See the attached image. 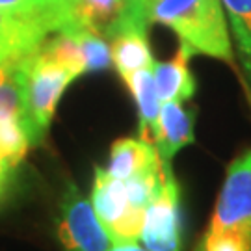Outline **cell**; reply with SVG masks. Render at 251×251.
Here are the masks:
<instances>
[{"label":"cell","mask_w":251,"mask_h":251,"mask_svg":"<svg viewBox=\"0 0 251 251\" xmlns=\"http://www.w3.org/2000/svg\"><path fill=\"white\" fill-rule=\"evenodd\" d=\"M149 4H151V0H126L125 15L121 17V21L117 25L126 23V25L147 28L151 25L149 23Z\"/></svg>","instance_id":"obj_17"},{"label":"cell","mask_w":251,"mask_h":251,"mask_svg":"<svg viewBox=\"0 0 251 251\" xmlns=\"http://www.w3.org/2000/svg\"><path fill=\"white\" fill-rule=\"evenodd\" d=\"M149 23L173 30L194 54L233 63L229 23L222 0H151Z\"/></svg>","instance_id":"obj_1"},{"label":"cell","mask_w":251,"mask_h":251,"mask_svg":"<svg viewBox=\"0 0 251 251\" xmlns=\"http://www.w3.org/2000/svg\"><path fill=\"white\" fill-rule=\"evenodd\" d=\"M126 0H76L71 21L62 32H93L110 37L117 23L125 15Z\"/></svg>","instance_id":"obj_12"},{"label":"cell","mask_w":251,"mask_h":251,"mask_svg":"<svg viewBox=\"0 0 251 251\" xmlns=\"http://www.w3.org/2000/svg\"><path fill=\"white\" fill-rule=\"evenodd\" d=\"M222 6L246 73L251 78V0H222Z\"/></svg>","instance_id":"obj_14"},{"label":"cell","mask_w":251,"mask_h":251,"mask_svg":"<svg viewBox=\"0 0 251 251\" xmlns=\"http://www.w3.org/2000/svg\"><path fill=\"white\" fill-rule=\"evenodd\" d=\"M58 236L65 251H110L114 246L91 201L82 198L80 190L73 182L65 190L60 205Z\"/></svg>","instance_id":"obj_6"},{"label":"cell","mask_w":251,"mask_h":251,"mask_svg":"<svg viewBox=\"0 0 251 251\" xmlns=\"http://www.w3.org/2000/svg\"><path fill=\"white\" fill-rule=\"evenodd\" d=\"M0 164H8V166H11V164H9L8 158H6L4 154H2V151H0ZM11 168H15V166H11Z\"/></svg>","instance_id":"obj_21"},{"label":"cell","mask_w":251,"mask_h":251,"mask_svg":"<svg viewBox=\"0 0 251 251\" xmlns=\"http://www.w3.org/2000/svg\"><path fill=\"white\" fill-rule=\"evenodd\" d=\"M11 166H8V164H0V194L6 190V184H8V179L9 175H11Z\"/></svg>","instance_id":"obj_20"},{"label":"cell","mask_w":251,"mask_h":251,"mask_svg":"<svg viewBox=\"0 0 251 251\" xmlns=\"http://www.w3.org/2000/svg\"><path fill=\"white\" fill-rule=\"evenodd\" d=\"M194 123H196L194 110L184 108L182 102L179 100L162 102L156 132L152 138L162 166H171L173 156L182 147L194 144Z\"/></svg>","instance_id":"obj_8"},{"label":"cell","mask_w":251,"mask_h":251,"mask_svg":"<svg viewBox=\"0 0 251 251\" xmlns=\"http://www.w3.org/2000/svg\"><path fill=\"white\" fill-rule=\"evenodd\" d=\"M91 205L95 214L99 216L100 224L106 227L114 244L140 240L145 210L132 203L125 182L110 177L102 168L95 170Z\"/></svg>","instance_id":"obj_4"},{"label":"cell","mask_w":251,"mask_h":251,"mask_svg":"<svg viewBox=\"0 0 251 251\" xmlns=\"http://www.w3.org/2000/svg\"><path fill=\"white\" fill-rule=\"evenodd\" d=\"M162 168L156 147L144 138H125L112 145L106 173L119 180H128L154 173Z\"/></svg>","instance_id":"obj_10"},{"label":"cell","mask_w":251,"mask_h":251,"mask_svg":"<svg viewBox=\"0 0 251 251\" xmlns=\"http://www.w3.org/2000/svg\"><path fill=\"white\" fill-rule=\"evenodd\" d=\"M0 9H8L13 13H21V15H32V17H43L49 23L45 11L41 8V4L37 0H0ZM50 26V23H49ZM52 30V28H50Z\"/></svg>","instance_id":"obj_18"},{"label":"cell","mask_w":251,"mask_h":251,"mask_svg":"<svg viewBox=\"0 0 251 251\" xmlns=\"http://www.w3.org/2000/svg\"><path fill=\"white\" fill-rule=\"evenodd\" d=\"M112 63L116 65L119 76L126 80L130 75L154 65L147 39V28L136 25H119L112 32Z\"/></svg>","instance_id":"obj_9"},{"label":"cell","mask_w":251,"mask_h":251,"mask_svg":"<svg viewBox=\"0 0 251 251\" xmlns=\"http://www.w3.org/2000/svg\"><path fill=\"white\" fill-rule=\"evenodd\" d=\"M140 242L147 251H182L180 188L171 166H162L158 190L145 208Z\"/></svg>","instance_id":"obj_3"},{"label":"cell","mask_w":251,"mask_h":251,"mask_svg":"<svg viewBox=\"0 0 251 251\" xmlns=\"http://www.w3.org/2000/svg\"><path fill=\"white\" fill-rule=\"evenodd\" d=\"M128 90L132 93L140 114V138H144L152 144V138L156 132V123H158V114H160L162 102L156 93L154 78H152L151 69H142L130 75L125 80ZM154 145V144H152Z\"/></svg>","instance_id":"obj_13"},{"label":"cell","mask_w":251,"mask_h":251,"mask_svg":"<svg viewBox=\"0 0 251 251\" xmlns=\"http://www.w3.org/2000/svg\"><path fill=\"white\" fill-rule=\"evenodd\" d=\"M41 4V8L45 11L47 19L50 23L52 32H62L71 21L73 8L76 4V0H37Z\"/></svg>","instance_id":"obj_16"},{"label":"cell","mask_w":251,"mask_h":251,"mask_svg":"<svg viewBox=\"0 0 251 251\" xmlns=\"http://www.w3.org/2000/svg\"><path fill=\"white\" fill-rule=\"evenodd\" d=\"M194 251H251V236L236 233H208L206 231Z\"/></svg>","instance_id":"obj_15"},{"label":"cell","mask_w":251,"mask_h":251,"mask_svg":"<svg viewBox=\"0 0 251 251\" xmlns=\"http://www.w3.org/2000/svg\"><path fill=\"white\" fill-rule=\"evenodd\" d=\"M206 231L251 236V151L240 154L227 168L224 188Z\"/></svg>","instance_id":"obj_5"},{"label":"cell","mask_w":251,"mask_h":251,"mask_svg":"<svg viewBox=\"0 0 251 251\" xmlns=\"http://www.w3.org/2000/svg\"><path fill=\"white\" fill-rule=\"evenodd\" d=\"M50 32L52 30L43 17L0 9V67L36 52Z\"/></svg>","instance_id":"obj_7"},{"label":"cell","mask_w":251,"mask_h":251,"mask_svg":"<svg viewBox=\"0 0 251 251\" xmlns=\"http://www.w3.org/2000/svg\"><path fill=\"white\" fill-rule=\"evenodd\" d=\"M13 75L21 93L23 128L32 147L45 138L62 95L78 76L43 52L41 47L13 63Z\"/></svg>","instance_id":"obj_2"},{"label":"cell","mask_w":251,"mask_h":251,"mask_svg":"<svg viewBox=\"0 0 251 251\" xmlns=\"http://www.w3.org/2000/svg\"><path fill=\"white\" fill-rule=\"evenodd\" d=\"M110 251H147L145 248L138 246V242H125V244H114Z\"/></svg>","instance_id":"obj_19"},{"label":"cell","mask_w":251,"mask_h":251,"mask_svg":"<svg viewBox=\"0 0 251 251\" xmlns=\"http://www.w3.org/2000/svg\"><path fill=\"white\" fill-rule=\"evenodd\" d=\"M192 56L194 52L186 45L180 43L177 54L170 62H154L152 78H154V86H156L160 102H168V100L184 102L194 97L196 78L188 65Z\"/></svg>","instance_id":"obj_11"}]
</instances>
